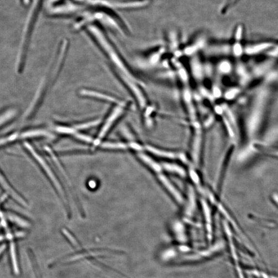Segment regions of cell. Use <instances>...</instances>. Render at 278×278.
<instances>
[{"label": "cell", "mask_w": 278, "mask_h": 278, "mask_svg": "<svg viewBox=\"0 0 278 278\" xmlns=\"http://www.w3.org/2000/svg\"><path fill=\"white\" fill-rule=\"evenodd\" d=\"M24 144L27 149L31 154L32 156L38 162L39 165L43 167L48 176L50 178L51 181L54 184L57 190H59L60 194L63 196V192L59 182L57 181L52 170L46 164L44 159L40 156L30 144L28 142H25Z\"/></svg>", "instance_id": "6da1fadb"}, {"label": "cell", "mask_w": 278, "mask_h": 278, "mask_svg": "<svg viewBox=\"0 0 278 278\" xmlns=\"http://www.w3.org/2000/svg\"><path fill=\"white\" fill-rule=\"evenodd\" d=\"M124 107H123V106H117V107L113 110L107 120L106 121L99 134V137H98L96 141H95L94 143L95 145L99 144L101 139L105 136L106 133H107L109 128L114 124V122L124 113Z\"/></svg>", "instance_id": "7a4b0ae2"}, {"label": "cell", "mask_w": 278, "mask_h": 278, "mask_svg": "<svg viewBox=\"0 0 278 278\" xmlns=\"http://www.w3.org/2000/svg\"><path fill=\"white\" fill-rule=\"evenodd\" d=\"M80 94L85 96L94 97L96 98V99L108 101V102L116 104L118 106H123V107L125 108V106L124 102L121 101L120 100L116 99V98L108 95L97 93L94 91H89V90H82V91L80 92Z\"/></svg>", "instance_id": "3957f363"}, {"label": "cell", "mask_w": 278, "mask_h": 278, "mask_svg": "<svg viewBox=\"0 0 278 278\" xmlns=\"http://www.w3.org/2000/svg\"><path fill=\"white\" fill-rule=\"evenodd\" d=\"M0 184H1V186L7 193L9 194L16 201H17L24 207H28L27 202L24 201L17 193H16L13 188H12L11 185L8 184L1 173H0Z\"/></svg>", "instance_id": "277c9868"}, {"label": "cell", "mask_w": 278, "mask_h": 278, "mask_svg": "<svg viewBox=\"0 0 278 278\" xmlns=\"http://www.w3.org/2000/svg\"><path fill=\"white\" fill-rule=\"evenodd\" d=\"M49 133L47 131L44 129H34L27 131L26 132L23 133L20 137L21 138H31L40 136H49Z\"/></svg>", "instance_id": "5b68a950"}, {"label": "cell", "mask_w": 278, "mask_h": 278, "mask_svg": "<svg viewBox=\"0 0 278 278\" xmlns=\"http://www.w3.org/2000/svg\"><path fill=\"white\" fill-rule=\"evenodd\" d=\"M8 218H9L12 222L17 224L21 227H27L29 226V223L26 221V220L19 217L14 214H9L7 215Z\"/></svg>", "instance_id": "8992f818"}, {"label": "cell", "mask_w": 278, "mask_h": 278, "mask_svg": "<svg viewBox=\"0 0 278 278\" xmlns=\"http://www.w3.org/2000/svg\"><path fill=\"white\" fill-rule=\"evenodd\" d=\"M16 114V111L15 110H10L6 111L1 115H0V126L2 125L7 121L10 120Z\"/></svg>", "instance_id": "52a82bcc"}, {"label": "cell", "mask_w": 278, "mask_h": 278, "mask_svg": "<svg viewBox=\"0 0 278 278\" xmlns=\"http://www.w3.org/2000/svg\"><path fill=\"white\" fill-rule=\"evenodd\" d=\"M103 148L106 149H126L128 145L122 143H105L102 145Z\"/></svg>", "instance_id": "ba28073f"}, {"label": "cell", "mask_w": 278, "mask_h": 278, "mask_svg": "<svg viewBox=\"0 0 278 278\" xmlns=\"http://www.w3.org/2000/svg\"><path fill=\"white\" fill-rule=\"evenodd\" d=\"M56 132L65 134H76V129L75 128H70L65 126H58L55 129Z\"/></svg>", "instance_id": "9c48e42d"}, {"label": "cell", "mask_w": 278, "mask_h": 278, "mask_svg": "<svg viewBox=\"0 0 278 278\" xmlns=\"http://www.w3.org/2000/svg\"><path fill=\"white\" fill-rule=\"evenodd\" d=\"M99 120H94L92 122H89L88 123H85V124H80L75 126L76 129H82L88 128L93 126L97 125L100 123Z\"/></svg>", "instance_id": "30bf717a"}, {"label": "cell", "mask_w": 278, "mask_h": 278, "mask_svg": "<svg viewBox=\"0 0 278 278\" xmlns=\"http://www.w3.org/2000/svg\"><path fill=\"white\" fill-rule=\"evenodd\" d=\"M18 134L15 133L9 136L0 139V146L14 141L18 137Z\"/></svg>", "instance_id": "8fae6325"}, {"label": "cell", "mask_w": 278, "mask_h": 278, "mask_svg": "<svg viewBox=\"0 0 278 278\" xmlns=\"http://www.w3.org/2000/svg\"><path fill=\"white\" fill-rule=\"evenodd\" d=\"M75 136L77 138L80 139V140H83L88 142H91L93 141V139H92V138L84 135L76 133L75 134Z\"/></svg>", "instance_id": "7c38bea8"}, {"label": "cell", "mask_w": 278, "mask_h": 278, "mask_svg": "<svg viewBox=\"0 0 278 278\" xmlns=\"http://www.w3.org/2000/svg\"><path fill=\"white\" fill-rule=\"evenodd\" d=\"M129 146L130 148H132L136 150H140L141 149V147L138 144L135 143H131L129 144Z\"/></svg>", "instance_id": "4fadbf2b"}]
</instances>
